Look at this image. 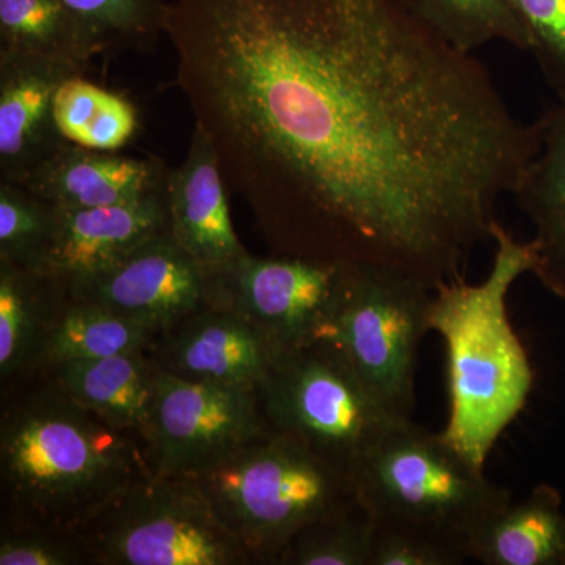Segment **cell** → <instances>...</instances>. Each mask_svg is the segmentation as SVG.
I'll list each match as a JSON object with an SVG mask.
<instances>
[{
	"mask_svg": "<svg viewBox=\"0 0 565 565\" xmlns=\"http://www.w3.org/2000/svg\"><path fill=\"white\" fill-rule=\"evenodd\" d=\"M166 35L274 255L459 280L541 143L405 0H173Z\"/></svg>",
	"mask_w": 565,
	"mask_h": 565,
	"instance_id": "6da1fadb",
	"label": "cell"
},
{
	"mask_svg": "<svg viewBox=\"0 0 565 565\" xmlns=\"http://www.w3.org/2000/svg\"><path fill=\"white\" fill-rule=\"evenodd\" d=\"M0 471L11 526L76 537L152 468L139 434L74 403L54 379L3 415Z\"/></svg>",
	"mask_w": 565,
	"mask_h": 565,
	"instance_id": "7a4b0ae2",
	"label": "cell"
},
{
	"mask_svg": "<svg viewBox=\"0 0 565 565\" xmlns=\"http://www.w3.org/2000/svg\"><path fill=\"white\" fill-rule=\"evenodd\" d=\"M494 253L481 282L446 281L433 291L430 332L444 340L449 411L441 435L479 470L526 407L534 373L508 311L512 286L534 274L537 247L503 223L492 226Z\"/></svg>",
	"mask_w": 565,
	"mask_h": 565,
	"instance_id": "3957f363",
	"label": "cell"
},
{
	"mask_svg": "<svg viewBox=\"0 0 565 565\" xmlns=\"http://www.w3.org/2000/svg\"><path fill=\"white\" fill-rule=\"evenodd\" d=\"M193 479L252 563L277 564L305 527L356 501L351 471L274 430Z\"/></svg>",
	"mask_w": 565,
	"mask_h": 565,
	"instance_id": "277c9868",
	"label": "cell"
},
{
	"mask_svg": "<svg viewBox=\"0 0 565 565\" xmlns=\"http://www.w3.org/2000/svg\"><path fill=\"white\" fill-rule=\"evenodd\" d=\"M351 473L375 523L440 535L467 552L479 527L514 498L414 419L390 427Z\"/></svg>",
	"mask_w": 565,
	"mask_h": 565,
	"instance_id": "5b68a950",
	"label": "cell"
},
{
	"mask_svg": "<svg viewBox=\"0 0 565 565\" xmlns=\"http://www.w3.org/2000/svg\"><path fill=\"white\" fill-rule=\"evenodd\" d=\"M433 291L405 275L348 264L337 303L315 338L397 419L414 416L416 364L430 332Z\"/></svg>",
	"mask_w": 565,
	"mask_h": 565,
	"instance_id": "8992f818",
	"label": "cell"
},
{
	"mask_svg": "<svg viewBox=\"0 0 565 565\" xmlns=\"http://www.w3.org/2000/svg\"><path fill=\"white\" fill-rule=\"evenodd\" d=\"M88 563L239 565L252 559L193 478L145 476L76 535Z\"/></svg>",
	"mask_w": 565,
	"mask_h": 565,
	"instance_id": "52a82bcc",
	"label": "cell"
},
{
	"mask_svg": "<svg viewBox=\"0 0 565 565\" xmlns=\"http://www.w3.org/2000/svg\"><path fill=\"white\" fill-rule=\"evenodd\" d=\"M258 396L274 433L302 441L349 471L390 427L404 422L321 344L278 353Z\"/></svg>",
	"mask_w": 565,
	"mask_h": 565,
	"instance_id": "ba28073f",
	"label": "cell"
},
{
	"mask_svg": "<svg viewBox=\"0 0 565 565\" xmlns=\"http://www.w3.org/2000/svg\"><path fill=\"white\" fill-rule=\"evenodd\" d=\"M256 390L156 375L143 438L152 473L195 478L270 433Z\"/></svg>",
	"mask_w": 565,
	"mask_h": 565,
	"instance_id": "9c48e42d",
	"label": "cell"
},
{
	"mask_svg": "<svg viewBox=\"0 0 565 565\" xmlns=\"http://www.w3.org/2000/svg\"><path fill=\"white\" fill-rule=\"evenodd\" d=\"M345 266L245 253L225 273L211 277V305L243 316L278 352L294 351L315 343L343 288Z\"/></svg>",
	"mask_w": 565,
	"mask_h": 565,
	"instance_id": "30bf717a",
	"label": "cell"
},
{
	"mask_svg": "<svg viewBox=\"0 0 565 565\" xmlns=\"http://www.w3.org/2000/svg\"><path fill=\"white\" fill-rule=\"evenodd\" d=\"M73 299L161 333L211 305V277L173 239L156 234L102 273L63 282Z\"/></svg>",
	"mask_w": 565,
	"mask_h": 565,
	"instance_id": "8fae6325",
	"label": "cell"
},
{
	"mask_svg": "<svg viewBox=\"0 0 565 565\" xmlns=\"http://www.w3.org/2000/svg\"><path fill=\"white\" fill-rule=\"evenodd\" d=\"M278 353L243 316L210 305L159 333L148 355L162 373L258 392Z\"/></svg>",
	"mask_w": 565,
	"mask_h": 565,
	"instance_id": "7c38bea8",
	"label": "cell"
},
{
	"mask_svg": "<svg viewBox=\"0 0 565 565\" xmlns=\"http://www.w3.org/2000/svg\"><path fill=\"white\" fill-rule=\"evenodd\" d=\"M169 232L166 188L114 206H55L54 228L36 273L62 282L81 280L120 262L156 234Z\"/></svg>",
	"mask_w": 565,
	"mask_h": 565,
	"instance_id": "4fadbf2b",
	"label": "cell"
},
{
	"mask_svg": "<svg viewBox=\"0 0 565 565\" xmlns=\"http://www.w3.org/2000/svg\"><path fill=\"white\" fill-rule=\"evenodd\" d=\"M225 177L210 139L193 129L188 158L166 181L169 232L210 277L248 253L234 230Z\"/></svg>",
	"mask_w": 565,
	"mask_h": 565,
	"instance_id": "5bb4252c",
	"label": "cell"
},
{
	"mask_svg": "<svg viewBox=\"0 0 565 565\" xmlns=\"http://www.w3.org/2000/svg\"><path fill=\"white\" fill-rule=\"evenodd\" d=\"M71 76L47 63L0 57V181L25 184L68 143L55 122L54 98Z\"/></svg>",
	"mask_w": 565,
	"mask_h": 565,
	"instance_id": "9a60e30c",
	"label": "cell"
},
{
	"mask_svg": "<svg viewBox=\"0 0 565 565\" xmlns=\"http://www.w3.org/2000/svg\"><path fill=\"white\" fill-rule=\"evenodd\" d=\"M169 169L159 158L134 159L68 141L22 185L66 210L114 206L163 191Z\"/></svg>",
	"mask_w": 565,
	"mask_h": 565,
	"instance_id": "2e32d148",
	"label": "cell"
},
{
	"mask_svg": "<svg viewBox=\"0 0 565 565\" xmlns=\"http://www.w3.org/2000/svg\"><path fill=\"white\" fill-rule=\"evenodd\" d=\"M535 121L541 143L512 195L533 225V275L565 302V103L556 102Z\"/></svg>",
	"mask_w": 565,
	"mask_h": 565,
	"instance_id": "e0dca14e",
	"label": "cell"
},
{
	"mask_svg": "<svg viewBox=\"0 0 565 565\" xmlns=\"http://www.w3.org/2000/svg\"><path fill=\"white\" fill-rule=\"evenodd\" d=\"M468 553L484 565H563V497L555 487L539 484L523 500L512 498L479 527Z\"/></svg>",
	"mask_w": 565,
	"mask_h": 565,
	"instance_id": "ac0fdd59",
	"label": "cell"
},
{
	"mask_svg": "<svg viewBox=\"0 0 565 565\" xmlns=\"http://www.w3.org/2000/svg\"><path fill=\"white\" fill-rule=\"evenodd\" d=\"M52 370L74 403L118 429L143 435L158 375L148 352L63 363Z\"/></svg>",
	"mask_w": 565,
	"mask_h": 565,
	"instance_id": "d6986e66",
	"label": "cell"
},
{
	"mask_svg": "<svg viewBox=\"0 0 565 565\" xmlns=\"http://www.w3.org/2000/svg\"><path fill=\"white\" fill-rule=\"evenodd\" d=\"M99 54V41L61 0H0V57L29 58L85 76Z\"/></svg>",
	"mask_w": 565,
	"mask_h": 565,
	"instance_id": "ffe728a7",
	"label": "cell"
},
{
	"mask_svg": "<svg viewBox=\"0 0 565 565\" xmlns=\"http://www.w3.org/2000/svg\"><path fill=\"white\" fill-rule=\"evenodd\" d=\"M65 285L55 278L0 263V375L21 373L39 359L41 344Z\"/></svg>",
	"mask_w": 565,
	"mask_h": 565,
	"instance_id": "44dd1931",
	"label": "cell"
},
{
	"mask_svg": "<svg viewBox=\"0 0 565 565\" xmlns=\"http://www.w3.org/2000/svg\"><path fill=\"white\" fill-rule=\"evenodd\" d=\"M158 337L154 330L99 305L73 299L65 288V297L52 318L36 360L55 367L122 353L150 352Z\"/></svg>",
	"mask_w": 565,
	"mask_h": 565,
	"instance_id": "7402d4cb",
	"label": "cell"
},
{
	"mask_svg": "<svg viewBox=\"0 0 565 565\" xmlns=\"http://www.w3.org/2000/svg\"><path fill=\"white\" fill-rule=\"evenodd\" d=\"M54 117L63 139L88 150L120 151L140 131L139 110L131 99L84 76L62 82Z\"/></svg>",
	"mask_w": 565,
	"mask_h": 565,
	"instance_id": "603a6c76",
	"label": "cell"
},
{
	"mask_svg": "<svg viewBox=\"0 0 565 565\" xmlns=\"http://www.w3.org/2000/svg\"><path fill=\"white\" fill-rule=\"evenodd\" d=\"M416 17L456 50L501 41L530 52L531 40L509 0H405Z\"/></svg>",
	"mask_w": 565,
	"mask_h": 565,
	"instance_id": "cb8c5ba5",
	"label": "cell"
},
{
	"mask_svg": "<svg viewBox=\"0 0 565 565\" xmlns=\"http://www.w3.org/2000/svg\"><path fill=\"white\" fill-rule=\"evenodd\" d=\"M375 520L360 501L305 527L281 553L285 565H370Z\"/></svg>",
	"mask_w": 565,
	"mask_h": 565,
	"instance_id": "d4e9b609",
	"label": "cell"
},
{
	"mask_svg": "<svg viewBox=\"0 0 565 565\" xmlns=\"http://www.w3.org/2000/svg\"><path fill=\"white\" fill-rule=\"evenodd\" d=\"M96 36L103 54L147 51L166 33L163 0H61Z\"/></svg>",
	"mask_w": 565,
	"mask_h": 565,
	"instance_id": "484cf974",
	"label": "cell"
},
{
	"mask_svg": "<svg viewBox=\"0 0 565 565\" xmlns=\"http://www.w3.org/2000/svg\"><path fill=\"white\" fill-rule=\"evenodd\" d=\"M54 221V204L24 185L0 181V263L39 269Z\"/></svg>",
	"mask_w": 565,
	"mask_h": 565,
	"instance_id": "4316f807",
	"label": "cell"
},
{
	"mask_svg": "<svg viewBox=\"0 0 565 565\" xmlns=\"http://www.w3.org/2000/svg\"><path fill=\"white\" fill-rule=\"evenodd\" d=\"M530 35L542 76L565 103V0H509Z\"/></svg>",
	"mask_w": 565,
	"mask_h": 565,
	"instance_id": "83f0119b",
	"label": "cell"
},
{
	"mask_svg": "<svg viewBox=\"0 0 565 565\" xmlns=\"http://www.w3.org/2000/svg\"><path fill=\"white\" fill-rule=\"evenodd\" d=\"M370 565H459L470 559L467 548L415 530V527L375 523Z\"/></svg>",
	"mask_w": 565,
	"mask_h": 565,
	"instance_id": "f1b7e54d",
	"label": "cell"
},
{
	"mask_svg": "<svg viewBox=\"0 0 565 565\" xmlns=\"http://www.w3.org/2000/svg\"><path fill=\"white\" fill-rule=\"evenodd\" d=\"M88 563L73 535L13 527L0 539V565H76Z\"/></svg>",
	"mask_w": 565,
	"mask_h": 565,
	"instance_id": "f546056e",
	"label": "cell"
},
{
	"mask_svg": "<svg viewBox=\"0 0 565 565\" xmlns=\"http://www.w3.org/2000/svg\"><path fill=\"white\" fill-rule=\"evenodd\" d=\"M563 565H565V556H564Z\"/></svg>",
	"mask_w": 565,
	"mask_h": 565,
	"instance_id": "4dcf8cb0",
	"label": "cell"
}]
</instances>
